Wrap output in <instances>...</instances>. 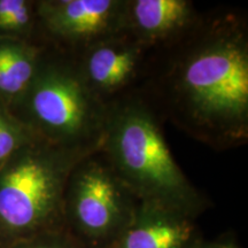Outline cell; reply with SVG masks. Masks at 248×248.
Masks as SVG:
<instances>
[{
    "label": "cell",
    "instance_id": "cell-1",
    "mask_svg": "<svg viewBox=\"0 0 248 248\" xmlns=\"http://www.w3.org/2000/svg\"><path fill=\"white\" fill-rule=\"evenodd\" d=\"M161 80L169 115L188 135L214 148L248 139V37L233 14L200 18L169 44Z\"/></svg>",
    "mask_w": 248,
    "mask_h": 248
},
{
    "label": "cell",
    "instance_id": "cell-2",
    "mask_svg": "<svg viewBox=\"0 0 248 248\" xmlns=\"http://www.w3.org/2000/svg\"><path fill=\"white\" fill-rule=\"evenodd\" d=\"M99 152L142 201L179 213L197 202V191L172 156L156 114L140 95H121L108 102Z\"/></svg>",
    "mask_w": 248,
    "mask_h": 248
},
{
    "label": "cell",
    "instance_id": "cell-3",
    "mask_svg": "<svg viewBox=\"0 0 248 248\" xmlns=\"http://www.w3.org/2000/svg\"><path fill=\"white\" fill-rule=\"evenodd\" d=\"M27 92L31 115L47 144L88 153L100 150L107 104L85 84L73 55L38 67Z\"/></svg>",
    "mask_w": 248,
    "mask_h": 248
},
{
    "label": "cell",
    "instance_id": "cell-4",
    "mask_svg": "<svg viewBox=\"0 0 248 248\" xmlns=\"http://www.w3.org/2000/svg\"><path fill=\"white\" fill-rule=\"evenodd\" d=\"M91 154L47 144L12 160L0 173V222L9 230L23 231L47 221L63 202L73 169Z\"/></svg>",
    "mask_w": 248,
    "mask_h": 248
},
{
    "label": "cell",
    "instance_id": "cell-5",
    "mask_svg": "<svg viewBox=\"0 0 248 248\" xmlns=\"http://www.w3.org/2000/svg\"><path fill=\"white\" fill-rule=\"evenodd\" d=\"M133 195L100 152L76 164L68 178L63 200L76 225L92 238L115 233L129 224L128 201Z\"/></svg>",
    "mask_w": 248,
    "mask_h": 248
},
{
    "label": "cell",
    "instance_id": "cell-6",
    "mask_svg": "<svg viewBox=\"0 0 248 248\" xmlns=\"http://www.w3.org/2000/svg\"><path fill=\"white\" fill-rule=\"evenodd\" d=\"M49 33L67 47V53L125 31L126 0H53L40 5Z\"/></svg>",
    "mask_w": 248,
    "mask_h": 248
},
{
    "label": "cell",
    "instance_id": "cell-7",
    "mask_svg": "<svg viewBox=\"0 0 248 248\" xmlns=\"http://www.w3.org/2000/svg\"><path fill=\"white\" fill-rule=\"evenodd\" d=\"M148 51L124 31L83 48L73 58L88 88L108 104L137 78Z\"/></svg>",
    "mask_w": 248,
    "mask_h": 248
},
{
    "label": "cell",
    "instance_id": "cell-8",
    "mask_svg": "<svg viewBox=\"0 0 248 248\" xmlns=\"http://www.w3.org/2000/svg\"><path fill=\"white\" fill-rule=\"evenodd\" d=\"M199 20L188 0H126L125 31L150 49L171 44Z\"/></svg>",
    "mask_w": 248,
    "mask_h": 248
},
{
    "label": "cell",
    "instance_id": "cell-9",
    "mask_svg": "<svg viewBox=\"0 0 248 248\" xmlns=\"http://www.w3.org/2000/svg\"><path fill=\"white\" fill-rule=\"evenodd\" d=\"M183 213L142 201L141 209L120 234L116 248H188L193 228Z\"/></svg>",
    "mask_w": 248,
    "mask_h": 248
},
{
    "label": "cell",
    "instance_id": "cell-10",
    "mask_svg": "<svg viewBox=\"0 0 248 248\" xmlns=\"http://www.w3.org/2000/svg\"><path fill=\"white\" fill-rule=\"evenodd\" d=\"M38 64L31 49L17 43H0V92L16 97L27 92Z\"/></svg>",
    "mask_w": 248,
    "mask_h": 248
},
{
    "label": "cell",
    "instance_id": "cell-11",
    "mask_svg": "<svg viewBox=\"0 0 248 248\" xmlns=\"http://www.w3.org/2000/svg\"><path fill=\"white\" fill-rule=\"evenodd\" d=\"M30 5L24 0H0V31L21 32L31 23Z\"/></svg>",
    "mask_w": 248,
    "mask_h": 248
},
{
    "label": "cell",
    "instance_id": "cell-12",
    "mask_svg": "<svg viewBox=\"0 0 248 248\" xmlns=\"http://www.w3.org/2000/svg\"><path fill=\"white\" fill-rule=\"evenodd\" d=\"M22 146V135L14 124L0 109V163L7 161Z\"/></svg>",
    "mask_w": 248,
    "mask_h": 248
},
{
    "label": "cell",
    "instance_id": "cell-13",
    "mask_svg": "<svg viewBox=\"0 0 248 248\" xmlns=\"http://www.w3.org/2000/svg\"><path fill=\"white\" fill-rule=\"evenodd\" d=\"M212 248H234V247L229 246V245H216V246H214Z\"/></svg>",
    "mask_w": 248,
    "mask_h": 248
},
{
    "label": "cell",
    "instance_id": "cell-14",
    "mask_svg": "<svg viewBox=\"0 0 248 248\" xmlns=\"http://www.w3.org/2000/svg\"><path fill=\"white\" fill-rule=\"evenodd\" d=\"M33 248H62V247H59V246H48V245H46V246H37V247H33Z\"/></svg>",
    "mask_w": 248,
    "mask_h": 248
}]
</instances>
